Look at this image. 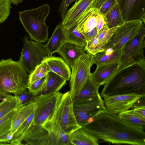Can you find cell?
Instances as JSON below:
<instances>
[{"mask_svg":"<svg viewBox=\"0 0 145 145\" xmlns=\"http://www.w3.org/2000/svg\"><path fill=\"white\" fill-rule=\"evenodd\" d=\"M82 127L105 142L113 144H145L144 130L106 109L100 111L91 122Z\"/></svg>","mask_w":145,"mask_h":145,"instance_id":"obj_1","label":"cell"},{"mask_svg":"<svg viewBox=\"0 0 145 145\" xmlns=\"http://www.w3.org/2000/svg\"><path fill=\"white\" fill-rule=\"evenodd\" d=\"M129 94L145 96V59L120 67L104 84L100 95Z\"/></svg>","mask_w":145,"mask_h":145,"instance_id":"obj_2","label":"cell"},{"mask_svg":"<svg viewBox=\"0 0 145 145\" xmlns=\"http://www.w3.org/2000/svg\"><path fill=\"white\" fill-rule=\"evenodd\" d=\"M29 85V74L19 60L10 58L0 61V98L20 93L27 89Z\"/></svg>","mask_w":145,"mask_h":145,"instance_id":"obj_3","label":"cell"},{"mask_svg":"<svg viewBox=\"0 0 145 145\" xmlns=\"http://www.w3.org/2000/svg\"><path fill=\"white\" fill-rule=\"evenodd\" d=\"M50 10L47 3L37 8L20 12L19 19L31 39L40 43L48 40V27L45 21Z\"/></svg>","mask_w":145,"mask_h":145,"instance_id":"obj_4","label":"cell"},{"mask_svg":"<svg viewBox=\"0 0 145 145\" xmlns=\"http://www.w3.org/2000/svg\"><path fill=\"white\" fill-rule=\"evenodd\" d=\"M52 115L64 132L68 135L82 127L76 119L69 91L62 94Z\"/></svg>","mask_w":145,"mask_h":145,"instance_id":"obj_5","label":"cell"},{"mask_svg":"<svg viewBox=\"0 0 145 145\" xmlns=\"http://www.w3.org/2000/svg\"><path fill=\"white\" fill-rule=\"evenodd\" d=\"M62 94L58 92L47 95L35 97L33 102L36 103L37 108L24 137L32 135L39 129L55 109Z\"/></svg>","mask_w":145,"mask_h":145,"instance_id":"obj_6","label":"cell"},{"mask_svg":"<svg viewBox=\"0 0 145 145\" xmlns=\"http://www.w3.org/2000/svg\"><path fill=\"white\" fill-rule=\"evenodd\" d=\"M24 45L18 60L25 70L29 74L37 66L45 60L48 54L41 43L30 40L25 36Z\"/></svg>","mask_w":145,"mask_h":145,"instance_id":"obj_7","label":"cell"},{"mask_svg":"<svg viewBox=\"0 0 145 145\" xmlns=\"http://www.w3.org/2000/svg\"><path fill=\"white\" fill-rule=\"evenodd\" d=\"M93 61V55L84 53L76 60L71 67L69 91L72 98L78 93L91 73Z\"/></svg>","mask_w":145,"mask_h":145,"instance_id":"obj_8","label":"cell"},{"mask_svg":"<svg viewBox=\"0 0 145 145\" xmlns=\"http://www.w3.org/2000/svg\"><path fill=\"white\" fill-rule=\"evenodd\" d=\"M73 106L76 121L82 127L91 122L100 111L106 109L100 94L89 99L73 102Z\"/></svg>","mask_w":145,"mask_h":145,"instance_id":"obj_9","label":"cell"},{"mask_svg":"<svg viewBox=\"0 0 145 145\" xmlns=\"http://www.w3.org/2000/svg\"><path fill=\"white\" fill-rule=\"evenodd\" d=\"M144 25L145 24L140 20L125 22L119 26L104 45V50L108 48L114 51L121 50Z\"/></svg>","mask_w":145,"mask_h":145,"instance_id":"obj_10","label":"cell"},{"mask_svg":"<svg viewBox=\"0 0 145 145\" xmlns=\"http://www.w3.org/2000/svg\"><path fill=\"white\" fill-rule=\"evenodd\" d=\"M145 28L143 25L137 33L121 49L120 60L121 67L145 59L144 50L145 46Z\"/></svg>","mask_w":145,"mask_h":145,"instance_id":"obj_11","label":"cell"},{"mask_svg":"<svg viewBox=\"0 0 145 145\" xmlns=\"http://www.w3.org/2000/svg\"><path fill=\"white\" fill-rule=\"evenodd\" d=\"M143 96L135 94L120 95L104 97L103 101L106 110L118 114L131 108Z\"/></svg>","mask_w":145,"mask_h":145,"instance_id":"obj_12","label":"cell"},{"mask_svg":"<svg viewBox=\"0 0 145 145\" xmlns=\"http://www.w3.org/2000/svg\"><path fill=\"white\" fill-rule=\"evenodd\" d=\"M124 21L140 20L145 24V0H116Z\"/></svg>","mask_w":145,"mask_h":145,"instance_id":"obj_13","label":"cell"},{"mask_svg":"<svg viewBox=\"0 0 145 145\" xmlns=\"http://www.w3.org/2000/svg\"><path fill=\"white\" fill-rule=\"evenodd\" d=\"M99 10L94 7L87 9L78 20L75 29L85 37L87 42L97 34L96 28Z\"/></svg>","mask_w":145,"mask_h":145,"instance_id":"obj_14","label":"cell"},{"mask_svg":"<svg viewBox=\"0 0 145 145\" xmlns=\"http://www.w3.org/2000/svg\"><path fill=\"white\" fill-rule=\"evenodd\" d=\"M97 0H78L67 12L61 24L69 29L76 26L77 21L88 8L93 7Z\"/></svg>","mask_w":145,"mask_h":145,"instance_id":"obj_15","label":"cell"},{"mask_svg":"<svg viewBox=\"0 0 145 145\" xmlns=\"http://www.w3.org/2000/svg\"><path fill=\"white\" fill-rule=\"evenodd\" d=\"M120 67V61L97 66L95 71L91 73V77L94 82L99 87L106 84Z\"/></svg>","mask_w":145,"mask_h":145,"instance_id":"obj_16","label":"cell"},{"mask_svg":"<svg viewBox=\"0 0 145 145\" xmlns=\"http://www.w3.org/2000/svg\"><path fill=\"white\" fill-rule=\"evenodd\" d=\"M66 43L64 27L61 23L56 26L52 35L44 47L49 57L57 52L62 46Z\"/></svg>","mask_w":145,"mask_h":145,"instance_id":"obj_17","label":"cell"},{"mask_svg":"<svg viewBox=\"0 0 145 145\" xmlns=\"http://www.w3.org/2000/svg\"><path fill=\"white\" fill-rule=\"evenodd\" d=\"M66 81L56 74L49 72L46 76V80L42 88L35 97L57 93L66 84Z\"/></svg>","mask_w":145,"mask_h":145,"instance_id":"obj_18","label":"cell"},{"mask_svg":"<svg viewBox=\"0 0 145 145\" xmlns=\"http://www.w3.org/2000/svg\"><path fill=\"white\" fill-rule=\"evenodd\" d=\"M50 71L52 72L65 79L69 80L71 71L70 67L61 57H48L46 60Z\"/></svg>","mask_w":145,"mask_h":145,"instance_id":"obj_19","label":"cell"},{"mask_svg":"<svg viewBox=\"0 0 145 145\" xmlns=\"http://www.w3.org/2000/svg\"><path fill=\"white\" fill-rule=\"evenodd\" d=\"M85 52L83 48L66 42L57 52L65 61L71 67L76 60Z\"/></svg>","mask_w":145,"mask_h":145,"instance_id":"obj_20","label":"cell"},{"mask_svg":"<svg viewBox=\"0 0 145 145\" xmlns=\"http://www.w3.org/2000/svg\"><path fill=\"white\" fill-rule=\"evenodd\" d=\"M71 145H98L99 139L82 127L75 131L69 136Z\"/></svg>","mask_w":145,"mask_h":145,"instance_id":"obj_21","label":"cell"},{"mask_svg":"<svg viewBox=\"0 0 145 145\" xmlns=\"http://www.w3.org/2000/svg\"><path fill=\"white\" fill-rule=\"evenodd\" d=\"M36 105L35 102L20 106L15 109L13 116L11 131L14 134L24 121L33 111Z\"/></svg>","mask_w":145,"mask_h":145,"instance_id":"obj_22","label":"cell"},{"mask_svg":"<svg viewBox=\"0 0 145 145\" xmlns=\"http://www.w3.org/2000/svg\"><path fill=\"white\" fill-rule=\"evenodd\" d=\"M99 87L93 81L91 73L78 93L72 98L73 102L89 99L99 95Z\"/></svg>","mask_w":145,"mask_h":145,"instance_id":"obj_23","label":"cell"},{"mask_svg":"<svg viewBox=\"0 0 145 145\" xmlns=\"http://www.w3.org/2000/svg\"><path fill=\"white\" fill-rule=\"evenodd\" d=\"M121 53V50L114 51L107 49L94 55V64L98 66L120 61Z\"/></svg>","mask_w":145,"mask_h":145,"instance_id":"obj_24","label":"cell"},{"mask_svg":"<svg viewBox=\"0 0 145 145\" xmlns=\"http://www.w3.org/2000/svg\"><path fill=\"white\" fill-rule=\"evenodd\" d=\"M103 16L105 23L109 29L120 26L125 22L116 1L111 8Z\"/></svg>","mask_w":145,"mask_h":145,"instance_id":"obj_25","label":"cell"},{"mask_svg":"<svg viewBox=\"0 0 145 145\" xmlns=\"http://www.w3.org/2000/svg\"><path fill=\"white\" fill-rule=\"evenodd\" d=\"M75 27L69 29L64 27L66 42L84 48L87 43L86 38L82 33L75 29Z\"/></svg>","mask_w":145,"mask_h":145,"instance_id":"obj_26","label":"cell"},{"mask_svg":"<svg viewBox=\"0 0 145 145\" xmlns=\"http://www.w3.org/2000/svg\"><path fill=\"white\" fill-rule=\"evenodd\" d=\"M118 115L121 119L144 131L145 118L134 113L132 109H129L123 111L119 113Z\"/></svg>","mask_w":145,"mask_h":145,"instance_id":"obj_27","label":"cell"},{"mask_svg":"<svg viewBox=\"0 0 145 145\" xmlns=\"http://www.w3.org/2000/svg\"><path fill=\"white\" fill-rule=\"evenodd\" d=\"M16 102L14 96L10 94L5 97L0 103V119L16 109Z\"/></svg>","mask_w":145,"mask_h":145,"instance_id":"obj_28","label":"cell"},{"mask_svg":"<svg viewBox=\"0 0 145 145\" xmlns=\"http://www.w3.org/2000/svg\"><path fill=\"white\" fill-rule=\"evenodd\" d=\"M49 72L50 71L49 68L45 60L37 66L33 72L29 74V85L46 77Z\"/></svg>","mask_w":145,"mask_h":145,"instance_id":"obj_29","label":"cell"},{"mask_svg":"<svg viewBox=\"0 0 145 145\" xmlns=\"http://www.w3.org/2000/svg\"><path fill=\"white\" fill-rule=\"evenodd\" d=\"M120 26L109 29L105 23L103 29L97 34L99 45L104 50V47Z\"/></svg>","mask_w":145,"mask_h":145,"instance_id":"obj_30","label":"cell"},{"mask_svg":"<svg viewBox=\"0 0 145 145\" xmlns=\"http://www.w3.org/2000/svg\"><path fill=\"white\" fill-rule=\"evenodd\" d=\"M14 96L16 102V109L33 102L35 97V95L30 92L28 89L14 95Z\"/></svg>","mask_w":145,"mask_h":145,"instance_id":"obj_31","label":"cell"},{"mask_svg":"<svg viewBox=\"0 0 145 145\" xmlns=\"http://www.w3.org/2000/svg\"><path fill=\"white\" fill-rule=\"evenodd\" d=\"M97 35L87 42L84 48L85 51L93 55L104 51L99 45Z\"/></svg>","mask_w":145,"mask_h":145,"instance_id":"obj_32","label":"cell"},{"mask_svg":"<svg viewBox=\"0 0 145 145\" xmlns=\"http://www.w3.org/2000/svg\"><path fill=\"white\" fill-rule=\"evenodd\" d=\"M10 0H0V23L4 22L7 19L11 8Z\"/></svg>","mask_w":145,"mask_h":145,"instance_id":"obj_33","label":"cell"},{"mask_svg":"<svg viewBox=\"0 0 145 145\" xmlns=\"http://www.w3.org/2000/svg\"><path fill=\"white\" fill-rule=\"evenodd\" d=\"M14 109L0 119V134L11 129L12 119L15 112Z\"/></svg>","mask_w":145,"mask_h":145,"instance_id":"obj_34","label":"cell"},{"mask_svg":"<svg viewBox=\"0 0 145 145\" xmlns=\"http://www.w3.org/2000/svg\"><path fill=\"white\" fill-rule=\"evenodd\" d=\"M131 108L134 113L145 118V96L141 97L133 105Z\"/></svg>","mask_w":145,"mask_h":145,"instance_id":"obj_35","label":"cell"},{"mask_svg":"<svg viewBox=\"0 0 145 145\" xmlns=\"http://www.w3.org/2000/svg\"><path fill=\"white\" fill-rule=\"evenodd\" d=\"M46 79V76L37 80L29 85L28 89L35 96L40 92L42 88Z\"/></svg>","mask_w":145,"mask_h":145,"instance_id":"obj_36","label":"cell"},{"mask_svg":"<svg viewBox=\"0 0 145 145\" xmlns=\"http://www.w3.org/2000/svg\"><path fill=\"white\" fill-rule=\"evenodd\" d=\"M14 135L11 129L0 134V145H11Z\"/></svg>","mask_w":145,"mask_h":145,"instance_id":"obj_37","label":"cell"},{"mask_svg":"<svg viewBox=\"0 0 145 145\" xmlns=\"http://www.w3.org/2000/svg\"><path fill=\"white\" fill-rule=\"evenodd\" d=\"M78 0H62L59 7L58 12L62 21L64 19L67 12V8L70 4L74 1Z\"/></svg>","mask_w":145,"mask_h":145,"instance_id":"obj_38","label":"cell"},{"mask_svg":"<svg viewBox=\"0 0 145 145\" xmlns=\"http://www.w3.org/2000/svg\"><path fill=\"white\" fill-rule=\"evenodd\" d=\"M116 2V0H107L99 9V13L104 15L111 8Z\"/></svg>","mask_w":145,"mask_h":145,"instance_id":"obj_39","label":"cell"},{"mask_svg":"<svg viewBox=\"0 0 145 145\" xmlns=\"http://www.w3.org/2000/svg\"><path fill=\"white\" fill-rule=\"evenodd\" d=\"M105 24L103 15L98 14L96 25L97 34L103 29Z\"/></svg>","mask_w":145,"mask_h":145,"instance_id":"obj_40","label":"cell"},{"mask_svg":"<svg viewBox=\"0 0 145 145\" xmlns=\"http://www.w3.org/2000/svg\"><path fill=\"white\" fill-rule=\"evenodd\" d=\"M107 0H97L93 7L98 10Z\"/></svg>","mask_w":145,"mask_h":145,"instance_id":"obj_41","label":"cell"},{"mask_svg":"<svg viewBox=\"0 0 145 145\" xmlns=\"http://www.w3.org/2000/svg\"><path fill=\"white\" fill-rule=\"evenodd\" d=\"M11 3L14 5H17L23 2V0H10Z\"/></svg>","mask_w":145,"mask_h":145,"instance_id":"obj_42","label":"cell"}]
</instances>
